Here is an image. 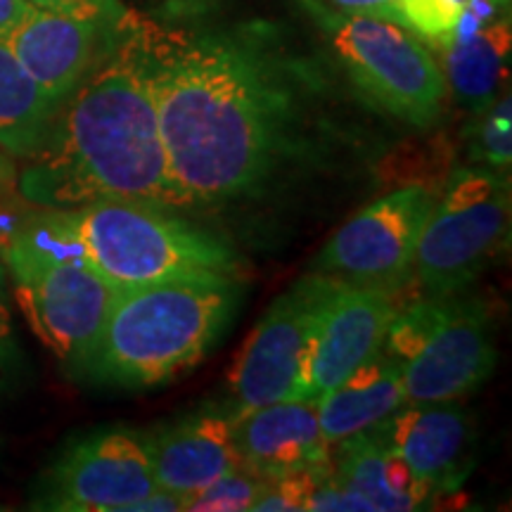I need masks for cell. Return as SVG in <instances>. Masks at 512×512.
Masks as SVG:
<instances>
[{"instance_id": "cell-22", "label": "cell", "mask_w": 512, "mask_h": 512, "mask_svg": "<svg viewBox=\"0 0 512 512\" xmlns=\"http://www.w3.org/2000/svg\"><path fill=\"white\" fill-rule=\"evenodd\" d=\"M268 479L254 475L247 467H235L233 472L183 496V510L200 512H245L254 508Z\"/></svg>"}, {"instance_id": "cell-14", "label": "cell", "mask_w": 512, "mask_h": 512, "mask_svg": "<svg viewBox=\"0 0 512 512\" xmlns=\"http://www.w3.org/2000/svg\"><path fill=\"white\" fill-rule=\"evenodd\" d=\"M380 432L434 498L460 489L470 477L475 425L458 401L408 403Z\"/></svg>"}, {"instance_id": "cell-30", "label": "cell", "mask_w": 512, "mask_h": 512, "mask_svg": "<svg viewBox=\"0 0 512 512\" xmlns=\"http://www.w3.org/2000/svg\"><path fill=\"white\" fill-rule=\"evenodd\" d=\"M496 3H498V5H503L505 10H510V0H496Z\"/></svg>"}, {"instance_id": "cell-16", "label": "cell", "mask_w": 512, "mask_h": 512, "mask_svg": "<svg viewBox=\"0 0 512 512\" xmlns=\"http://www.w3.org/2000/svg\"><path fill=\"white\" fill-rule=\"evenodd\" d=\"M242 467L273 479L330 460L316 399L275 401L233 413Z\"/></svg>"}, {"instance_id": "cell-10", "label": "cell", "mask_w": 512, "mask_h": 512, "mask_svg": "<svg viewBox=\"0 0 512 512\" xmlns=\"http://www.w3.org/2000/svg\"><path fill=\"white\" fill-rule=\"evenodd\" d=\"M157 489L147 434L98 430L67 448L38 484L34 508L57 512H131Z\"/></svg>"}, {"instance_id": "cell-1", "label": "cell", "mask_w": 512, "mask_h": 512, "mask_svg": "<svg viewBox=\"0 0 512 512\" xmlns=\"http://www.w3.org/2000/svg\"><path fill=\"white\" fill-rule=\"evenodd\" d=\"M159 131L185 207H221L273 188L311 147L290 79L230 34L145 29Z\"/></svg>"}, {"instance_id": "cell-20", "label": "cell", "mask_w": 512, "mask_h": 512, "mask_svg": "<svg viewBox=\"0 0 512 512\" xmlns=\"http://www.w3.org/2000/svg\"><path fill=\"white\" fill-rule=\"evenodd\" d=\"M57 107L0 41V150L29 159L46 138Z\"/></svg>"}, {"instance_id": "cell-23", "label": "cell", "mask_w": 512, "mask_h": 512, "mask_svg": "<svg viewBox=\"0 0 512 512\" xmlns=\"http://www.w3.org/2000/svg\"><path fill=\"white\" fill-rule=\"evenodd\" d=\"M484 119L479 124L475 140H472V155L484 162L489 169H510L512 162V136H510V95L498 98L482 112Z\"/></svg>"}, {"instance_id": "cell-3", "label": "cell", "mask_w": 512, "mask_h": 512, "mask_svg": "<svg viewBox=\"0 0 512 512\" xmlns=\"http://www.w3.org/2000/svg\"><path fill=\"white\" fill-rule=\"evenodd\" d=\"M238 278H185L117 292L79 373L102 387L152 389L195 368L238 304Z\"/></svg>"}, {"instance_id": "cell-2", "label": "cell", "mask_w": 512, "mask_h": 512, "mask_svg": "<svg viewBox=\"0 0 512 512\" xmlns=\"http://www.w3.org/2000/svg\"><path fill=\"white\" fill-rule=\"evenodd\" d=\"M17 185L38 209L107 200L185 207L159 131L143 24L124 17L107 55L57 107Z\"/></svg>"}, {"instance_id": "cell-18", "label": "cell", "mask_w": 512, "mask_h": 512, "mask_svg": "<svg viewBox=\"0 0 512 512\" xmlns=\"http://www.w3.org/2000/svg\"><path fill=\"white\" fill-rule=\"evenodd\" d=\"M330 465L337 482L361 496L373 512L420 510L434 501L399 453L384 444L380 427L332 446Z\"/></svg>"}, {"instance_id": "cell-19", "label": "cell", "mask_w": 512, "mask_h": 512, "mask_svg": "<svg viewBox=\"0 0 512 512\" xmlns=\"http://www.w3.org/2000/svg\"><path fill=\"white\" fill-rule=\"evenodd\" d=\"M510 46V15H501L472 36L441 50L446 60L444 76L448 88L470 110L484 112L498 100L503 81L508 79Z\"/></svg>"}, {"instance_id": "cell-5", "label": "cell", "mask_w": 512, "mask_h": 512, "mask_svg": "<svg viewBox=\"0 0 512 512\" xmlns=\"http://www.w3.org/2000/svg\"><path fill=\"white\" fill-rule=\"evenodd\" d=\"M3 261L31 330L60 361L79 368L100 335L117 290L36 216L10 235Z\"/></svg>"}, {"instance_id": "cell-27", "label": "cell", "mask_w": 512, "mask_h": 512, "mask_svg": "<svg viewBox=\"0 0 512 512\" xmlns=\"http://www.w3.org/2000/svg\"><path fill=\"white\" fill-rule=\"evenodd\" d=\"M34 5L29 0H0V41L29 15Z\"/></svg>"}, {"instance_id": "cell-21", "label": "cell", "mask_w": 512, "mask_h": 512, "mask_svg": "<svg viewBox=\"0 0 512 512\" xmlns=\"http://www.w3.org/2000/svg\"><path fill=\"white\" fill-rule=\"evenodd\" d=\"M467 3L470 0H396L389 19L441 50L456 34Z\"/></svg>"}, {"instance_id": "cell-25", "label": "cell", "mask_w": 512, "mask_h": 512, "mask_svg": "<svg viewBox=\"0 0 512 512\" xmlns=\"http://www.w3.org/2000/svg\"><path fill=\"white\" fill-rule=\"evenodd\" d=\"M36 8L76 12V15H117L121 8L117 0H29Z\"/></svg>"}, {"instance_id": "cell-6", "label": "cell", "mask_w": 512, "mask_h": 512, "mask_svg": "<svg viewBox=\"0 0 512 512\" xmlns=\"http://www.w3.org/2000/svg\"><path fill=\"white\" fill-rule=\"evenodd\" d=\"M510 233V181L489 166H465L446 181L422 226L411 278L427 297L470 287Z\"/></svg>"}, {"instance_id": "cell-15", "label": "cell", "mask_w": 512, "mask_h": 512, "mask_svg": "<svg viewBox=\"0 0 512 512\" xmlns=\"http://www.w3.org/2000/svg\"><path fill=\"white\" fill-rule=\"evenodd\" d=\"M147 444L157 486L178 496H188L242 467L230 408L183 415L157 434H147Z\"/></svg>"}, {"instance_id": "cell-7", "label": "cell", "mask_w": 512, "mask_h": 512, "mask_svg": "<svg viewBox=\"0 0 512 512\" xmlns=\"http://www.w3.org/2000/svg\"><path fill=\"white\" fill-rule=\"evenodd\" d=\"M323 29L332 53L370 105L413 128L437 124L448 83L418 36L392 19L351 12L323 15Z\"/></svg>"}, {"instance_id": "cell-26", "label": "cell", "mask_w": 512, "mask_h": 512, "mask_svg": "<svg viewBox=\"0 0 512 512\" xmlns=\"http://www.w3.org/2000/svg\"><path fill=\"white\" fill-rule=\"evenodd\" d=\"M335 5L339 12H351V15H373V17H392L396 0H325Z\"/></svg>"}, {"instance_id": "cell-11", "label": "cell", "mask_w": 512, "mask_h": 512, "mask_svg": "<svg viewBox=\"0 0 512 512\" xmlns=\"http://www.w3.org/2000/svg\"><path fill=\"white\" fill-rule=\"evenodd\" d=\"M491 313L479 299L453 294L451 309L411 361L401 363L408 403L458 401L477 392L496 368Z\"/></svg>"}, {"instance_id": "cell-24", "label": "cell", "mask_w": 512, "mask_h": 512, "mask_svg": "<svg viewBox=\"0 0 512 512\" xmlns=\"http://www.w3.org/2000/svg\"><path fill=\"white\" fill-rule=\"evenodd\" d=\"M316 467L318 465L306 467V470H299V472H290V475H283V477L268 479L264 491H261V496L254 501L252 510L256 512L306 510Z\"/></svg>"}, {"instance_id": "cell-9", "label": "cell", "mask_w": 512, "mask_h": 512, "mask_svg": "<svg viewBox=\"0 0 512 512\" xmlns=\"http://www.w3.org/2000/svg\"><path fill=\"white\" fill-rule=\"evenodd\" d=\"M432 204L434 195L422 185L380 197L332 235L313 271L349 285L399 292L411 280L415 249Z\"/></svg>"}, {"instance_id": "cell-13", "label": "cell", "mask_w": 512, "mask_h": 512, "mask_svg": "<svg viewBox=\"0 0 512 512\" xmlns=\"http://www.w3.org/2000/svg\"><path fill=\"white\" fill-rule=\"evenodd\" d=\"M396 292L342 283L325 306L313 335L306 396L330 392L363 361L382 351L389 325L399 313Z\"/></svg>"}, {"instance_id": "cell-29", "label": "cell", "mask_w": 512, "mask_h": 512, "mask_svg": "<svg viewBox=\"0 0 512 512\" xmlns=\"http://www.w3.org/2000/svg\"><path fill=\"white\" fill-rule=\"evenodd\" d=\"M3 174H5V157L3 152H0V178H3Z\"/></svg>"}, {"instance_id": "cell-4", "label": "cell", "mask_w": 512, "mask_h": 512, "mask_svg": "<svg viewBox=\"0 0 512 512\" xmlns=\"http://www.w3.org/2000/svg\"><path fill=\"white\" fill-rule=\"evenodd\" d=\"M36 219L117 292L166 280L238 278V256L226 242L162 204L107 200L41 209Z\"/></svg>"}, {"instance_id": "cell-8", "label": "cell", "mask_w": 512, "mask_h": 512, "mask_svg": "<svg viewBox=\"0 0 512 512\" xmlns=\"http://www.w3.org/2000/svg\"><path fill=\"white\" fill-rule=\"evenodd\" d=\"M339 285L342 280L313 271L268 306L235 363L230 377V411L240 413L275 401L309 399L306 370L313 335Z\"/></svg>"}, {"instance_id": "cell-12", "label": "cell", "mask_w": 512, "mask_h": 512, "mask_svg": "<svg viewBox=\"0 0 512 512\" xmlns=\"http://www.w3.org/2000/svg\"><path fill=\"white\" fill-rule=\"evenodd\" d=\"M121 24L124 12L76 15L34 5L3 43L41 91L62 105L107 55Z\"/></svg>"}, {"instance_id": "cell-17", "label": "cell", "mask_w": 512, "mask_h": 512, "mask_svg": "<svg viewBox=\"0 0 512 512\" xmlns=\"http://www.w3.org/2000/svg\"><path fill=\"white\" fill-rule=\"evenodd\" d=\"M316 401L328 448L375 430L406 406L399 361L387 351H377Z\"/></svg>"}, {"instance_id": "cell-28", "label": "cell", "mask_w": 512, "mask_h": 512, "mask_svg": "<svg viewBox=\"0 0 512 512\" xmlns=\"http://www.w3.org/2000/svg\"><path fill=\"white\" fill-rule=\"evenodd\" d=\"M10 328V316H8V306H5V264L0 259V337L5 335Z\"/></svg>"}]
</instances>
